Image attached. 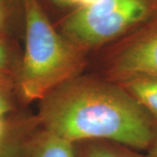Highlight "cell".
<instances>
[{
  "instance_id": "9",
  "label": "cell",
  "mask_w": 157,
  "mask_h": 157,
  "mask_svg": "<svg viewBox=\"0 0 157 157\" xmlns=\"http://www.w3.org/2000/svg\"><path fill=\"white\" fill-rule=\"evenodd\" d=\"M21 56L15 44L0 32V77L13 78L16 81Z\"/></svg>"
},
{
  "instance_id": "7",
  "label": "cell",
  "mask_w": 157,
  "mask_h": 157,
  "mask_svg": "<svg viewBox=\"0 0 157 157\" xmlns=\"http://www.w3.org/2000/svg\"><path fill=\"white\" fill-rule=\"evenodd\" d=\"M117 84L152 117L157 119L156 76H135L117 82Z\"/></svg>"
},
{
  "instance_id": "1",
  "label": "cell",
  "mask_w": 157,
  "mask_h": 157,
  "mask_svg": "<svg viewBox=\"0 0 157 157\" xmlns=\"http://www.w3.org/2000/svg\"><path fill=\"white\" fill-rule=\"evenodd\" d=\"M36 118L41 128L73 144L108 140L134 150H147L157 129L120 85L80 75L40 100Z\"/></svg>"
},
{
  "instance_id": "4",
  "label": "cell",
  "mask_w": 157,
  "mask_h": 157,
  "mask_svg": "<svg viewBox=\"0 0 157 157\" xmlns=\"http://www.w3.org/2000/svg\"><path fill=\"white\" fill-rule=\"evenodd\" d=\"M135 76L157 77V31L117 53L108 67L106 79L117 83Z\"/></svg>"
},
{
  "instance_id": "10",
  "label": "cell",
  "mask_w": 157,
  "mask_h": 157,
  "mask_svg": "<svg viewBox=\"0 0 157 157\" xmlns=\"http://www.w3.org/2000/svg\"><path fill=\"white\" fill-rule=\"evenodd\" d=\"M33 133L1 143L0 157H26L27 143Z\"/></svg>"
},
{
  "instance_id": "5",
  "label": "cell",
  "mask_w": 157,
  "mask_h": 157,
  "mask_svg": "<svg viewBox=\"0 0 157 157\" xmlns=\"http://www.w3.org/2000/svg\"><path fill=\"white\" fill-rule=\"evenodd\" d=\"M20 105L25 104L15 79L0 77V144L30 135L39 127L37 118L23 114Z\"/></svg>"
},
{
  "instance_id": "11",
  "label": "cell",
  "mask_w": 157,
  "mask_h": 157,
  "mask_svg": "<svg viewBox=\"0 0 157 157\" xmlns=\"http://www.w3.org/2000/svg\"><path fill=\"white\" fill-rule=\"evenodd\" d=\"M17 4L23 7V0H0V11L4 20L6 17L11 16V12L15 10Z\"/></svg>"
},
{
  "instance_id": "3",
  "label": "cell",
  "mask_w": 157,
  "mask_h": 157,
  "mask_svg": "<svg viewBox=\"0 0 157 157\" xmlns=\"http://www.w3.org/2000/svg\"><path fill=\"white\" fill-rule=\"evenodd\" d=\"M147 14L144 0H98L69 15L63 22L62 33L86 51L116 39Z\"/></svg>"
},
{
  "instance_id": "8",
  "label": "cell",
  "mask_w": 157,
  "mask_h": 157,
  "mask_svg": "<svg viewBox=\"0 0 157 157\" xmlns=\"http://www.w3.org/2000/svg\"><path fill=\"white\" fill-rule=\"evenodd\" d=\"M74 145L76 157H145L134 149L108 140H85Z\"/></svg>"
},
{
  "instance_id": "13",
  "label": "cell",
  "mask_w": 157,
  "mask_h": 157,
  "mask_svg": "<svg viewBox=\"0 0 157 157\" xmlns=\"http://www.w3.org/2000/svg\"><path fill=\"white\" fill-rule=\"evenodd\" d=\"M57 4L63 5V6H70V2L71 0H53Z\"/></svg>"
},
{
  "instance_id": "14",
  "label": "cell",
  "mask_w": 157,
  "mask_h": 157,
  "mask_svg": "<svg viewBox=\"0 0 157 157\" xmlns=\"http://www.w3.org/2000/svg\"><path fill=\"white\" fill-rule=\"evenodd\" d=\"M3 22H4V17L2 16L1 11H0V28H1V26H2V25H3Z\"/></svg>"
},
{
  "instance_id": "2",
  "label": "cell",
  "mask_w": 157,
  "mask_h": 157,
  "mask_svg": "<svg viewBox=\"0 0 157 157\" xmlns=\"http://www.w3.org/2000/svg\"><path fill=\"white\" fill-rule=\"evenodd\" d=\"M25 46L16 77L25 105L42 100L52 90L79 76L85 51L59 33L38 0H23Z\"/></svg>"
},
{
  "instance_id": "6",
  "label": "cell",
  "mask_w": 157,
  "mask_h": 157,
  "mask_svg": "<svg viewBox=\"0 0 157 157\" xmlns=\"http://www.w3.org/2000/svg\"><path fill=\"white\" fill-rule=\"evenodd\" d=\"M26 157H76L75 145L39 127L29 139Z\"/></svg>"
},
{
  "instance_id": "12",
  "label": "cell",
  "mask_w": 157,
  "mask_h": 157,
  "mask_svg": "<svg viewBox=\"0 0 157 157\" xmlns=\"http://www.w3.org/2000/svg\"><path fill=\"white\" fill-rule=\"evenodd\" d=\"M145 157H157V129L151 144L147 148V155Z\"/></svg>"
}]
</instances>
